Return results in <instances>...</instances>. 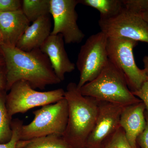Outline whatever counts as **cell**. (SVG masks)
Segmentation results:
<instances>
[{"label":"cell","instance_id":"cell-1","mask_svg":"<svg viewBox=\"0 0 148 148\" xmlns=\"http://www.w3.org/2000/svg\"><path fill=\"white\" fill-rule=\"evenodd\" d=\"M0 47L5 61L6 92L20 80L27 82L34 89L40 90L61 82L48 57L40 48L25 51L3 44Z\"/></svg>","mask_w":148,"mask_h":148},{"label":"cell","instance_id":"cell-2","mask_svg":"<svg viewBox=\"0 0 148 148\" xmlns=\"http://www.w3.org/2000/svg\"><path fill=\"white\" fill-rule=\"evenodd\" d=\"M64 98L68 103L69 117L62 138L70 148H85L97 118L98 102L83 95L74 82L67 85Z\"/></svg>","mask_w":148,"mask_h":148},{"label":"cell","instance_id":"cell-3","mask_svg":"<svg viewBox=\"0 0 148 148\" xmlns=\"http://www.w3.org/2000/svg\"><path fill=\"white\" fill-rule=\"evenodd\" d=\"M79 89L84 96L122 107L142 101L130 90L123 73L109 60L96 78Z\"/></svg>","mask_w":148,"mask_h":148},{"label":"cell","instance_id":"cell-4","mask_svg":"<svg viewBox=\"0 0 148 148\" xmlns=\"http://www.w3.org/2000/svg\"><path fill=\"white\" fill-rule=\"evenodd\" d=\"M33 120L21 127L20 140L56 135L62 137L66 130L69 110L65 98L56 103L43 106L34 111Z\"/></svg>","mask_w":148,"mask_h":148},{"label":"cell","instance_id":"cell-5","mask_svg":"<svg viewBox=\"0 0 148 148\" xmlns=\"http://www.w3.org/2000/svg\"><path fill=\"white\" fill-rule=\"evenodd\" d=\"M138 44L123 38H108L107 42L109 60L124 74L131 92L140 89L148 79L145 70L139 69L135 63L133 50Z\"/></svg>","mask_w":148,"mask_h":148},{"label":"cell","instance_id":"cell-6","mask_svg":"<svg viewBox=\"0 0 148 148\" xmlns=\"http://www.w3.org/2000/svg\"><path fill=\"white\" fill-rule=\"evenodd\" d=\"M6 97V106L9 115L24 114L31 109L56 103L64 98L63 88L47 91L35 90L27 82L20 80L14 83Z\"/></svg>","mask_w":148,"mask_h":148},{"label":"cell","instance_id":"cell-7","mask_svg":"<svg viewBox=\"0 0 148 148\" xmlns=\"http://www.w3.org/2000/svg\"><path fill=\"white\" fill-rule=\"evenodd\" d=\"M108 40L107 36L100 32L88 38L81 47L76 63L80 73L79 89L96 78L108 62Z\"/></svg>","mask_w":148,"mask_h":148},{"label":"cell","instance_id":"cell-8","mask_svg":"<svg viewBox=\"0 0 148 148\" xmlns=\"http://www.w3.org/2000/svg\"><path fill=\"white\" fill-rule=\"evenodd\" d=\"M101 30L108 38H123L148 44V24L138 14L125 7L116 15L99 19Z\"/></svg>","mask_w":148,"mask_h":148},{"label":"cell","instance_id":"cell-9","mask_svg":"<svg viewBox=\"0 0 148 148\" xmlns=\"http://www.w3.org/2000/svg\"><path fill=\"white\" fill-rule=\"evenodd\" d=\"M79 0H50V14L53 19L51 35L61 34L66 44L79 43L85 34L77 23L76 7Z\"/></svg>","mask_w":148,"mask_h":148},{"label":"cell","instance_id":"cell-10","mask_svg":"<svg viewBox=\"0 0 148 148\" xmlns=\"http://www.w3.org/2000/svg\"><path fill=\"white\" fill-rule=\"evenodd\" d=\"M98 102L97 118L85 148H103L120 127L123 107L108 102Z\"/></svg>","mask_w":148,"mask_h":148},{"label":"cell","instance_id":"cell-11","mask_svg":"<svg viewBox=\"0 0 148 148\" xmlns=\"http://www.w3.org/2000/svg\"><path fill=\"white\" fill-rule=\"evenodd\" d=\"M64 40L61 34L50 35L40 49L49 59L56 76L61 82L65 75L75 69V64L69 59L64 47Z\"/></svg>","mask_w":148,"mask_h":148},{"label":"cell","instance_id":"cell-12","mask_svg":"<svg viewBox=\"0 0 148 148\" xmlns=\"http://www.w3.org/2000/svg\"><path fill=\"white\" fill-rule=\"evenodd\" d=\"M145 106L143 102L123 107L120 119V126L124 130L126 139L133 148L139 146L137 140L146 126Z\"/></svg>","mask_w":148,"mask_h":148},{"label":"cell","instance_id":"cell-13","mask_svg":"<svg viewBox=\"0 0 148 148\" xmlns=\"http://www.w3.org/2000/svg\"><path fill=\"white\" fill-rule=\"evenodd\" d=\"M30 23L21 9L14 11L0 12L2 44L16 47L18 41L30 26Z\"/></svg>","mask_w":148,"mask_h":148},{"label":"cell","instance_id":"cell-14","mask_svg":"<svg viewBox=\"0 0 148 148\" xmlns=\"http://www.w3.org/2000/svg\"><path fill=\"white\" fill-rule=\"evenodd\" d=\"M51 29L50 15L41 16L27 28L16 47L25 51L40 48L50 36Z\"/></svg>","mask_w":148,"mask_h":148},{"label":"cell","instance_id":"cell-15","mask_svg":"<svg viewBox=\"0 0 148 148\" xmlns=\"http://www.w3.org/2000/svg\"><path fill=\"white\" fill-rule=\"evenodd\" d=\"M79 2L98 10L103 19L116 16L124 6L123 0H79Z\"/></svg>","mask_w":148,"mask_h":148},{"label":"cell","instance_id":"cell-16","mask_svg":"<svg viewBox=\"0 0 148 148\" xmlns=\"http://www.w3.org/2000/svg\"><path fill=\"white\" fill-rule=\"evenodd\" d=\"M16 148H70L62 137L53 135L29 140H19Z\"/></svg>","mask_w":148,"mask_h":148},{"label":"cell","instance_id":"cell-17","mask_svg":"<svg viewBox=\"0 0 148 148\" xmlns=\"http://www.w3.org/2000/svg\"><path fill=\"white\" fill-rule=\"evenodd\" d=\"M21 10L30 22L50 15V0H23Z\"/></svg>","mask_w":148,"mask_h":148},{"label":"cell","instance_id":"cell-18","mask_svg":"<svg viewBox=\"0 0 148 148\" xmlns=\"http://www.w3.org/2000/svg\"><path fill=\"white\" fill-rule=\"evenodd\" d=\"M6 92L5 90L0 91V144L8 143L12 135V120L6 106Z\"/></svg>","mask_w":148,"mask_h":148},{"label":"cell","instance_id":"cell-19","mask_svg":"<svg viewBox=\"0 0 148 148\" xmlns=\"http://www.w3.org/2000/svg\"><path fill=\"white\" fill-rule=\"evenodd\" d=\"M125 7L134 12L148 24V0H123Z\"/></svg>","mask_w":148,"mask_h":148},{"label":"cell","instance_id":"cell-20","mask_svg":"<svg viewBox=\"0 0 148 148\" xmlns=\"http://www.w3.org/2000/svg\"><path fill=\"white\" fill-rule=\"evenodd\" d=\"M103 148H133L126 139L124 130L120 127ZM138 148H140L138 147Z\"/></svg>","mask_w":148,"mask_h":148},{"label":"cell","instance_id":"cell-21","mask_svg":"<svg viewBox=\"0 0 148 148\" xmlns=\"http://www.w3.org/2000/svg\"><path fill=\"white\" fill-rule=\"evenodd\" d=\"M23 121L15 119L11 123L12 135L10 141L5 144H0V148H16V145L20 140V135L21 127L23 125Z\"/></svg>","mask_w":148,"mask_h":148},{"label":"cell","instance_id":"cell-22","mask_svg":"<svg viewBox=\"0 0 148 148\" xmlns=\"http://www.w3.org/2000/svg\"><path fill=\"white\" fill-rule=\"evenodd\" d=\"M20 0H0V12L14 11L21 9Z\"/></svg>","mask_w":148,"mask_h":148},{"label":"cell","instance_id":"cell-23","mask_svg":"<svg viewBox=\"0 0 148 148\" xmlns=\"http://www.w3.org/2000/svg\"><path fill=\"white\" fill-rule=\"evenodd\" d=\"M132 92L144 103L146 110L148 112V79L143 83L140 89Z\"/></svg>","mask_w":148,"mask_h":148},{"label":"cell","instance_id":"cell-24","mask_svg":"<svg viewBox=\"0 0 148 148\" xmlns=\"http://www.w3.org/2000/svg\"><path fill=\"white\" fill-rule=\"evenodd\" d=\"M145 116L146 126L145 130L138 138L137 143L140 148H148V112L146 110Z\"/></svg>","mask_w":148,"mask_h":148},{"label":"cell","instance_id":"cell-25","mask_svg":"<svg viewBox=\"0 0 148 148\" xmlns=\"http://www.w3.org/2000/svg\"><path fill=\"white\" fill-rule=\"evenodd\" d=\"M6 86L5 69V66H0V91L5 90Z\"/></svg>","mask_w":148,"mask_h":148},{"label":"cell","instance_id":"cell-26","mask_svg":"<svg viewBox=\"0 0 148 148\" xmlns=\"http://www.w3.org/2000/svg\"><path fill=\"white\" fill-rule=\"evenodd\" d=\"M143 62L144 64V70L148 76V56H145L143 59Z\"/></svg>","mask_w":148,"mask_h":148},{"label":"cell","instance_id":"cell-27","mask_svg":"<svg viewBox=\"0 0 148 148\" xmlns=\"http://www.w3.org/2000/svg\"><path fill=\"white\" fill-rule=\"evenodd\" d=\"M5 66V61L3 57L0 56V66Z\"/></svg>","mask_w":148,"mask_h":148},{"label":"cell","instance_id":"cell-28","mask_svg":"<svg viewBox=\"0 0 148 148\" xmlns=\"http://www.w3.org/2000/svg\"><path fill=\"white\" fill-rule=\"evenodd\" d=\"M2 43V38L1 35L0 33V45Z\"/></svg>","mask_w":148,"mask_h":148},{"label":"cell","instance_id":"cell-29","mask_svg":"<svg viewBox=\"0 0 148 148\" xmlns=\"http://www.w3.org/2000/svg\"><path fill=\"white\" fill-rule=\"evenodd\" d=\"M0 56H3L2 51L1 49V47H0Z\"/></svg>","mask_w":148,"mask_h":148}]
</instances>
